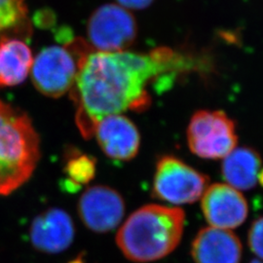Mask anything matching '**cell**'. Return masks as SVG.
<instances>
[{
  "label": "cell",
  "mask_w": 263,
  "mask_h": 263,
  "mask_svg": "<svg viewBox=\"0 0 263 263\" xmlns=\"http://www.w3.org/2000/svg\"><path fill=\"white\" fill-rule=\"evenodd\" d=\"M186 136L191 152L204 159L224 158L236 148L238 141L233 120L218 110L194 113Z\"/></svg>",
  "instance_id": "obj_5"
},
{
  "label": "cell",
  "mask_w": 263,
  "mask_h": 263,
  "mask_svg": "<svg viewBox=\"0 0 263 263\" xmlns=\"http://www.w3.org/2000/svg\"><path fill=\"white\" fill-rule=\"evenodd\" d=\"M93 136L104 154L116 161H130L140 149L141 136L138 128L121 114L102 118L96 124Z\"/></svg>",
  "instance_id": "obj_10"
},
{
  "label": "cell",
  "mask_w": 263,
  "mask_h": 263,
  "mask_svg": "<svg viewBox=\"0 0 263 263\" xmlns=\"http://www.w3.org/2000/svg\"><path fill=\"white\" fill-rule=\"evenodd\" d=\"M39 138L30 119L0 101V195L23 185L37 165Z\"/></svg>",
  "instance_id": "obj_3"
},
{
  "label": "cell",
  "mask_w": 263,
  "mask_h": 263,
  "mask_svg": "<svg viewBox=\"0 0 263 263\" xmlns=\"http://www.w3.org/2000/svg\"><path fill=\"white\" fill-rule=\"evenodd\" d=\"M91 50L81 40L43 49L30 69L33 84L40 93L51 98L66 94L74 84L80 61Z\"/></svg>",
  "instance_id": "obj_4"
},
{
  "label": "cell",
  "mask_w": 263,
  "mask_h": 263,
  "mask_svg": "<svg viewBox=\"0 0 263 263\" xmlns=\"http://www.w3.org/2000/svg\"><path fill=\"white\" fill-rule=\"evenodd\" d=\"M243 247L230 230L205 227L192 242L191 255L196 263H240Z\"/></svg>",
  "instance_id": "obj_12"
},
{
  "label": "cell",
  "mask_w": 263,
  "mask_h": 263,
  "mask_svg": "<svg viewBox=\"0 0 263 263\" xmlns=\"http://www.w3.org/2000/svg\"><path fill=\"white\" fill-rule=\"evenodd\" d=\"M137 23L122 6L106 4L90 17L87 34L90 45L98 52H119L129 47L137 37Z\"/></svg>",
  "instance_id": "obj_7"
},
{
  "label": "cell",
  "mask_w": 263,
  "mask_h": 263,
  "mask_svg": "<svg viewBox=\"0 0 263 263\" xmlns=\"http://www.w3.org/2000/svg\"><path fill=\"white\" fill-rule=\"evenodd\" d=\"M201 198L203 214L212 227L233 229L243 224L249 214L244 195L226 183L208 186Z\"/></svg>",
  "instance_id": "obj_9"
},
{
  "label": "cell",
  "mask_w": 263,
  "mask_h": 263,
  "mask_svg": "<svg viewBox=\"0 0 263 263\" xmlns=\"http://www.w3.org/2000/svg\"><path fill=\"white\" fill-rule=\"evenodd\" d=\"M181 62L168 48L147 54L89 52L80 61L70 90L82 135L86 139L92 137L96 124L105 116L146 109L151 102L148 85L158 80L163 84Z\"/></svg>",
  "instance_id": "obj_1"
},
{
  "label": "cell",
  "mask_w": 263,
  "mask_h": 263,
  "mask_svg": "<svg viewBox=\"0 0 263 263\" xmlns=\"http://www.w3.org/2000/svg\"><path fill=\"white\" fill-rule=\"evenodd\" d=\"M26 23L25 0H0V40L23 30Z\"/></svg>",
  "instance_id": "obj_16"
},
{
  "label": "cell",
  "mask_w": 263,
  "mask_h": 263,
  "mask_svg": "<svg viewBox=\"0 0 263 263\" xmlns=\"http://www.w3.org/2000/svg\"><path fill=\"white\" fill-rule=\"evenodd\" d=\"M262 217L256 218L249 230L248 243L251 251L258 258L262 257Z\"/></svg>",
  "instance_id": "obj_17"
},
{
  "label": "cell",
  "mask_w": 263,
  "mask_h": 263,
  "mask_svg": "<svg viewBox=\"0 0 263 263\" xmlns=\"http://www.w3.org/2000/svg\"><path fill=\"white\" fill-rule=\"evenodd\" d=\"M184 223L185 214L179 208L146 205L123 223L116 235V244L131 261H156L179 246Z\"/></svg>",
  "instance_id": "obj_2"
},
{
  "label": "cell",
  "mask_w": 263,
  "mask_h": 263,
  "mask_svg": "<svg viewBox=\"0 0 263 263\" xmlns=\"http://www.w3.org/2000/svg\"><path fill=\"white\" fill-rule=\"evenodd\" d=\"M66 187L69 192H76L82 185L89 183L96 174V159L94 157L76 152L71 155L66 164Z\"/></svg>",
  "instance_id": "obj_15"
},
{
  "label": "cell",
  "mask_w": 263,
  "mask_h": 263,
  "mask_svg": "<svg viewBox=\"0 0 263 263\" xmlns=\"http://www.w3.org/2000/svg\"><path fill=\"white\" fill-rule=\"evenodd\" d=\"M33 63L30 48L17 38L0 40V86L12 87L24 82Z\"/></svg>",
  "instance_id": "obj_14"
},
{
  "label": "cell",
  "mask_w": 263,
  "mask_h": 263,
  "mask_svg": "<svg viewBox=\"0 0 263 263\" xmlns=\"http://www.w3.org/2000/svg\"><path fill=\"white\" fill-rule=\"evenodd\" d=\"M74 224L70 216L62 209H50L36 216L30 226L32 246L42 253L59 254L73 242Z\"/></svg>",
  "instance_id": "obj_11"
},
{
  "label": "cell",
  "mask_w": 263,
  "mask_h": 263,
  "mask_svg": "<svg viewBox=\"0 0 263 263\" xmlns=\"http://www.w3.org/2000/svg\"><path fill=\"white\" fill-rule=\"evenodd\" d=\"M118 3L126 9H144L148 7L154 0H117Z\"/></svg>",
  "instance_id": "obj_18"
},
{
  "label": "cell",
  "mask_w": 263,
  "mask_h": 263,
  "mask_svg": "<svg viewBox=\"0 0 263 263\" xmlns=\"http://www.w3.org/2000/svg\"><path fill=\"white\" fill-rule=\"evenodd\" d=\"M209 178L175 156L158 161L153 179V197L175 205L191 204L204 194Z\"/></svg>",
  "instance_id": "obj_6"
},
{
  "label": "cell",
  "mask_w": 263,
  "mask_h": 263,
  "mask_svg": "<svg viewBox=\"0 0 263 263\" xmlns=\"http://www.w3.org/2000/svg\"><path fill=\"white\" fill-rule=\"evenodd\" d=\"M221 172L226 184L237 190H250L261 184V160L251 147L234 148L226 155Z\"/></svg>",
  "instance_id": "obj_13"
},
{
  "label": "cell",
  "mask_w": 263,
  "mask_h": 263,
  "mask_svg": "<svg viewBox=\"0 0 263 263\" xmlns=\"http://www.w3.org/2000/svg\"><path fill=\"white\" fill-rule=\"evenodd\" d=\"M77 208L85 226L96 233L111 231L121 222L125 214L122 196L113 188L104 185L87 188Z\"/></svg>",
  "instance_id": "obj_8"
},
{
  "label": "cell",
  "mask_w": 263,
  "mask_h": 263,
  "mask_svg": "<svg viewBox=\"0 0 263 263\" xmlns=\"http://www.w3.org/2000/svg\"><path fill=\"white\" fill-rule=\"evenodd\" d=\"M251 263H261V261L259 259H254V260H252Z\"/></svg>",
  "instance_id": "obj_20"
},
{
  "label": "cell",
  "mask_w": 263,
  "mask_h": 263,
  "mask_svg": "<svg viewBox=\"0 0 263 263\" xmlns=\"http://www.w3.org/2000/svg\"><path fill=\"white\" fill-rule=\"evenodd\" d=\"M68 263H85V261L83 260V256L80 255L76 259H73V260H71V261H69Z\"/></svg>",
  "instance_id": "obj_19"
}]
</instances>
